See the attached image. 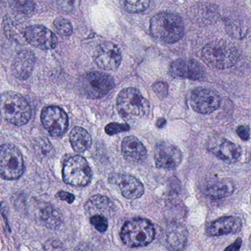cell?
<instances>
[{"instance_id": "obj_1", "label": "cell", "mask_w": 251, "mask_h": 251, "mask_svg": "<svg viewBox=\"0 0 251 251\" xmlns=\"http://www.w3.org/2000/svg\"><path fill=\"white\" fill-rule=\"evenodd\" d=\"M0 117L14 126H24L30 121L31 108L23 95L5 92L0 95Z\"/></svg>"}, {"instance_id": "obj_2", "label": "cell", "mask_w": 251, "mask_h": 251, "mask_svg": "<svg viewBox=\"0 0 251 251\" xmlns=\"http://www.w3.org/2000/svg\"><path fill=\"white\" fill-rule=\"evenodd\" d=\"M151 32L156 40L166 44H174L183 36L184 23L177 14L160 13L151 20Z\"/></svg>"}, {"instance_id": "obj_3", "label": "cell", "mask_w": 251, "mask_h": 251, "mask_svg": "<svg viewBox=\"0 0 251 251\" xmlns=\"http://www.w3.org/2000/svg\"><path fill=\"white\" fill-rule=\"evenodd\" d=\"M117 110L125 120L131 121L146 117L149 114L151 105L148 100L135 88H126L119 94L117 100Z\"/></svg>"}, {"instance_id": "obj_4", "label": "cell", "mask_w": 251, "mask_h": 251, "mask_svg": "<svg viewBox=\"0 0 251 251\" xmlns=\"http://www.w3.org/2000/svg\"><path fill=\"white\" fill-rule=\"evenodd\" d=\"M202 58L208 67L217 70H226L236 64L239 58V52L230 42L214 41L204 47Z\"/></svg>"}, {"instance_id": "obj_5", "label": "cell", "mask_w": 251, "mask_h": 251, "mask_svg": "<svg viewBox=\"0 0 251 251\" xmlns=\"http://www.w3.org/2000/svg\"><path fill=\"white\" fill-rule=\"evenodd\" d=\"M155 236V228L151 222L142 218L126 221L120 233L123 243L129 248L147 246L153 241Z\"/></svg>"}, {"instance_id": "obj_6", "label": "cell", "mask_w": 251, "mask_h": 251, "mask_svg": "<svg viewBox=\"0 0 251 251\" xmlns=\"http://www.w3.org/2000/svg\"><path fill=\"white\" fill-rule=\"evenodd\" d=\"M25 171L24 159L15 145L0 146V176L5 180H17Z\"/></svg>"}, {"instance_id": "obj_7", "label": "cell", "mask_w": 251, "mask_h": 251, "mask_svg": "<svg viewBox=\"0 0 251 251\" xmlns=\"http://www.w3.org/2000/svg\"><path fill=\"white\" fill-rule=\"evenodd\" d=\"M114 79L102 72L86 73L80 80V87L85 96L89 99L103 98L114 88Z\"/></svg>"}, {"instance_id": "obj_8", "label": "cell", "mask_w": 251, "mask_h": 251, "mask_svg": "<svg viewBox=\"0 0 251 251\" xmlns=\"http://www.w3.org/2000/svg\"><path fill=\"white\" fill-rule=\"evenodd\" d=\"M63 179L67 184L85 186L90 183L92 173L87 161L80 155L69 158L63 167Z\"/></svg>"}, {"instance_id": "obj_9", "label": "cell", "mask_w": 251, "mask_h": 251, "mask_svg": "<svg viewBox=\"0 0 251 251\" xmlns=\"http://www.w3.org/2000/svg\"><path fill=\"white\" fill-rule=\"evenodd\" d=\"M220 102L221 98L214 89L198 87L191 92V106L199 114H208L214 112L220 106Z\"/></svg>"}, {"instance_id": "obj_10", "label": "cell", "mask_w": 251, "mask_h": 251, "mask_svg": "<svg viewBox=\"0 0 251 251\" xmlns=\"http://www.w3.org/2000/svg\"><path fill=\"white\" fill-rule=\"evenodd\" d=\"M42 124L50 136L60 137L67 131L69 119L67 113L58 106L45 107L41 115Z\"/></svg>"}, {"instance_id": "obj_11", "label": "cell", "mask_w": 251, "mask_h": 251, "mask_svg": "<svg viewBox=\"0 0 251 251\" xmlns=\"http://www.w3.org/2000/svg\"><path fill=\"white\" fill-rule=\"evenodd\" d=\"M183 154L177 147L170 142H158L154 150V159L158 168L172 170L177 168L182 161Z\"/></svg>"}, {"instance_id": "obj_12", "label": "cell", "mask_w": 251, "mask_h": 251, "mask_svg": "<svg viewBox=\"0 0 251 251\" xmlns=\"http://www.w3.org/2000/svg\"><path fill=\"white\" fill-rule=\"evenodd\" d=\"M207 150L219 159L227 164L236 162L240 158V147L236 144L220 137L213 136L208 139L206 144Z\"/></svg>"}, {"instance_id": "obj_13", "label": "cell", "mask_w": 251, "mask_h": 251, "mask_svg": "<svg viewBox=\"0 0 251 251\" xmlns=\"http://www.w3.org/2000/svg\"><path fill=\"white\" fill-rule=\"evenodd\" d=\"M94 58L100 68L106 71H116L121 64V51L115 44L105 42L97 48Z\"/></svg>"}, {"instance_id": "obj_14", "label": "cell", "mask_w": 251, "mask_h": 251, "mask_svg": "<svg viewBox=\"0 0 251 251\" xmlns=\"http://www.w3.org/2000/svg\"><path fill=\"white\" fill-rule=\"evenodd\" d=\"M24 37L32 46L43 50L54 49L58 45L56 36L42 25H32L26 27Z\"/></svg>"}, {"instance_id": "obj_15", "label": "cell", "mask_w": 251, "mask_h": 251, "mask_svg": "<svg viewBox=\"0 0 251 251\" xmlns=\"http://www.w3.org/2000/svg\"><path fill=\"white\" fill-rule=\"evenodd\" d=\"M170 73L176 78L200 80L205 77V69L194 60L178 59L172 63Z\"/></svg>"}, {"instance_id": "obj_16", "label": "cell", "mask_w": 251, "mask_h": 251, "mask_svg": "<svg viewBox=\"0 0 251 251\" xmlns=\"http://www.w3.org/2000/svg\"><path fill=\"white\" fill-rule=\"evenodd\" d=\"M109 182L118 185L122 195L127 199H138L145 193V187L142 182L130 175L119 173L111 175Z\"/></svg>"}, {"instance_id": "obj_17", "label": "cell", "mask_w": 251, "mask_h": 251, "mask_svg": "<svg viewBox=\"0 0 251 251\" xmlns=\"http://www.w3.org/2000/svg\"><path fill=\"white\" fill-rule=\"evenodd\" d=\"M187 230L184 226L177 223H172L166 227L161 235L163 245L172 251H180L184 249L187 243Z\"/></svg>"}, {"instance_id": "obj_18", "label": "cell", "mask_w": 251, "mask_h": 251, "mask_svg": "<svg viewBox=\"0 0 251 251\" xmlns=\"http://www.w3.org/2000/svg\"><path fill=\"white\" fill-rule=\"evenodd\" d=\"M240 218L233 216L220 217L213 221L207 228V233L210 236H220L237 233L242 229Z\"/></svg>"}, {"instance_id": "obj_19", "label": "cell", "mask_w": 251, "mask_h": 251, "mask_svg": "<svg viewBox=\"0 0 251 251\" xmlns=\"http://www.w3.org/2000/svg\"><path fill=\"white\" fill-rule=\"evenodd\" d=\"M122 153L129 162L141 164L147 158V151L143 144L136 136L125 138L122 142Z\"/></svg>"}, {"instance_id": "obj_20", "label": "cell", "mask_w": 251, "mask_h": 251, "mask_svg": "<svg viewBox=\"0 0 251 251\" xmlns=\"http://www.w3.org/2000/svg\"><path fill=\"white\" fill-rule=\"evenodd\" d=\"M36 57L30 50H23L16 55L12 63V73L20 80H27L30 77L34 67Z\"/></svg>"}, {"instance_id": "obj_21", "label": "cell", "mask_w": 251, "mask_h": 251, "mask_svg": "<svg viewBox=\"0 0 251 251\" xmlns=\"http://www.w3.org/2000/svg\"><path fill=\"white\" fill-rule=\"evenodd\" d=\"M85 209L91 217L100 215L107 218L114 212V205L106 197L97 195L88 200L85 204Z\"/></svg>"}, {"instance_id": "obj_22", "label": "cell", "mask_w": 251, "mask_h": 251, "mask_svg": "<svg viewBox=\"0 0 251 251\" xmlns=\"http://www.w3.org/2000/svg\"><path fill=\"white\" fill-rule=\"evenodd\" d=\"M38 209L36 214V220L45 227L53 230L61 226L63 222L62 215L51 204H41Z\"/></svg>"}, {"instance_id": "obj_23", "label": "cell", "mask_w": 251, "mask_h": 251, "mask_svg": "<svg viewBox=\"0 0 251 251\" xmlns=\"http://www.w3.org/2000/svg\"><path fill=\"white\" fill-rule=\"evenodd\" d=\"M235 186L233 182L227 179L216 180L210 183L205 189V195L212 200H220L233 195Z\"/></svg>"}, {"instance_id": "obj_24", "label": "cell", "mask_w": 251, "mask_h": 251, "mask_svg": "<svg viewBox=\"0 0 251 251\" xmlns=\"http://www.w3.org/2000/svg\"><path fill=\"white\" fill-rule=\"evenodd\" d=\"M70 143L73 150L77 152L87 151L92 145L91 135L83 127H75L70 135Z\"/></svg>"}, {"instance_id": "obj_25", "label": "cell", "mask_w": 251, "mask_h": 251, "mask_svg": "<svg viewBox=\"0 0 251 251\" xmlns=\"http://www.w3.org/2000/svg\"><path fill=\"white\" fill-rule=\"evenodd\" d=\"M150 1H126L123 2L124 8L129 13H140L148 9Z\"/></svg>"}, {"instance_id": "obj_26", "label": "cell", "mask_w": 251, "mask_h": 251, "mask_svg": "<svg viewBox=\"0 0 251 251\" xmlns=\"http://www.w3.org/2000/svg\"><path fill=\"white\" fill-rule=\"evenodd\" d=\"M56 31L62 36H69L73 33V29L71 23L64 18H58L54 22Z\"/></svg>"}, {"instance_id": "obj_27", "label": "cell", "mask_w": 251, "mask_h": 251, "mask_svg": "<svg viewBox=\"0 0 251 251\" xmlns=\"http://www.w3.org/2000/svg\"><path fill=\"white\" fill-rule=\"evenodd\" d=\"M90 223L100 233L106 231L108 227V219L103 216H92L90 217Z\"/></svg>"}, {"instance_id": "obj_28", "label": "cell", "mask_w": 251, "mask_h": 251, "mask_svg": "<svg viewBox=\"0 0 251 251\" xmlns=\"http://www.w3.org/2000/svg\"><path fill=\"white\" fill-rule=\"evenodd\" d=\"M130 130V126L127 124H120V123H112L105 126V133L109 136L117 134L121 132H126Z\"/></svg>"}, {"instance_id": "obj_29", "label": "cell", "mask_w": 251, "mask_h": 251, "mask_svg": "<svg viewBox=\"0 0 251 251\" xmlns=\"http://www.w3.org/2000/svg\"><path fill=\"white\" fill-rule=\"evenodd\" d=\"M14 7L22 14H30L34 11L35 4L32 1H17L14 2Z\"/></svg>"}, {"instance_id": "obj_30", "label": "cell", "mask_w": 251, "mask_h": 251, "mask_svg": "<svg viewBox=\"0 0 251 251\" xmlns=\"http://www.w3.org/2000/svg\"><path fill=\"white\" fill-rule=\"evenodd\" d=\"M44 251H65L64 244L58 239L47 240L43 245Z\"/></svg>"}, {"instance_id": "obj_31", "label": "cell", "mask_w": 251, "mask_h": 251, "mask_svg": "<svg viewBox=\"0 0 251 251\" xmlns=\"http://www.w3.org/2000/svg\"><path fill=\"white\" fill-rule=\"evenodd\" d=\"M152 89L160 99H164L168 95V85L165 82H156L152 86Z\"/></svg>"}, {"instance_id": "obj_32", "label": "cell", "mask_w": 251, "mask_h": 251, "mask_svg": "<svg viewBox=\"0 0 251 251\" xmlns=\"http://www.w3.org/2000/svg\"><path fill=\"white\" fill-rule=\"evenodd\" d=\"M56 195L60 200L66 201V202H68L69 204L73 203V202H74V195L70 193V192H65V191H59V192L57 193Z\"/></svg>"}, {"instance_id": "obj_33", "label": "cell", "mask_w": 251, "mask_h": 251, "mask_svg": "<svg viewBox=\"0 0 251 251\" xmlns=\"http://www.w3.org/2000/svg\"><path fill=\"white\" fill-rule=\"evenodd\" d=\"M236 133L243 141H248L250 139L249 129L246 126H241L236 129Z\"/></svg>"}, {"instance_id": "obj_34", "label": "cell", "mask_w": 251, "mask_h": 251, "mask_svg": "<svg viewBox=\"0 0 251 251\" xmlns=\"http://www.w3.org/2000/svg\"><path fill=\"white\" fill-rule=\"evenodd\" d=\"M242 240L240 238H238L236 241L231 245L224 250V251H240L241 246H242Z\"/></svg>"}, {"instance_id": "obj_35", "label": "cell", "mask_w": 251, "mask_h": 251, "mask_svg": "<svg viewBox=\"0 0 251 251\" xmlns=\"http://www.w3.org/2000/svg\"><path fill=\"white\" fill-rule=\"evenodd\" d=\"M166 125V120L164 118H160L157 120L156 122V126L159 128H162L163 127H164V126Z\"/></svg>"}]
</instances>
